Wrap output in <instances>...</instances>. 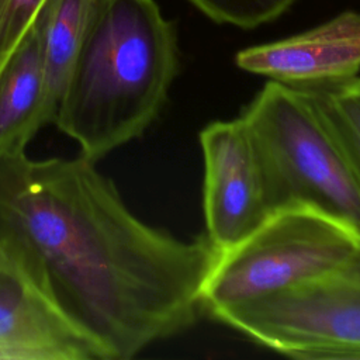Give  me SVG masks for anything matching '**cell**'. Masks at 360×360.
<instances>
[{"mask_svg":"<svg viewBox=\"0 0 360 360\" xmlns=\"http://www.w3.org/2000/svg\"><path fill=\"white\" fill-rule=\"evenodd\" d=\"M46 0H0V75L35 25Z\"/></svg>","mask_w":360,"mask_h":360,"instance_id":"13","label":"cell"},{"mask_svg":"<svg viewBox=\"0 0 360 360\" xmlns=\"http://www.w3.org/2000/svg\"><path fill=\"white\" fill-rule=\"evenodd\" d=\"M0 360H104L38 271L0 239Z\"/></svg>","mask_w":360,"mask_h":360,"instance_id":"7","label":"cell"},{"mask_svg":"<svg viewBox=\"0 0 360 360\" xmlns=\"http://www.w3.org/2000/svg\"><path fill=\"white\" fill-rule=\"evenodd\" d=\"M0 239L38 271L104 360H129L190 329L218 249L141 221L97 162L0 160Z\"/></svg>","mask_w":360,"mask_h":360,"instance_id":"1","label":"cell"},{"mask_svg":"<svg viewBox=\"0 0 360 360\" xmlns=\"http://www.w3.org/2000/svg\"><path fill=\"white\" fill-rule=\"evenodd\" d=\"M359 243V231L323 212L276 210L246 238L218 252L202 284V312L211 316L309 281L340 264Z\"/></svg>","mask_w":360,"mask_h":360,"instance_id":"4","label":"cell"},{"mask_svg":"<svg viewBox=\"0 0 360 360\" xmlns=\"http://www.w3.org/2000/svg\"><path fill=\"white\" fill-rule=\"evenodd\" d=\"M101 3L103 0H46L37 20L46 91L53 114Z\"/></svg>","mask_w":360,"mask_h":360,"instance_id":"10","label":"cell"},{"mask_svg":"<svg viewBox=\"0 0 360 360\" xmlns=\"http://www.w3.org/2000/svg\"><path fill=\"white\" fill-rule=\"evenodd\" d=\"M179 70L176 27L155 0H103L52 124L98 162L158 120Z\"/></svg>","mask_w":360,"mask_h":360,"instance_id":"2","label":"cell"},{"mask_svg":"<svg viewBox=\"0 0 360 360\" xmlns=\"http://www.w3.org/2000/svg\"><path fill=\"white\" fill-rule=\"evenodd\" d=\"M298 89L308 93L339 141L360 183V77L332 86Z\"/></svg>","mask_w":360,"mask_h":360,"instance_id":"11","label":"cell"},{"mask_svg":"<svg viewBox=\"0 0 360 360\" xmlns=\"http://www.w3.org/2000/svg\"><path fill=\"white\" fill-rule=\"evenodd\" d=\"M211 318L283 356L360 360V243L325 274Z\"/></svg>","mask_w":360,"mask_h":360,"instance_id":"5","label":"cell"},{"mask_svg":"<svg viewBox=\"0 0 360 360\" xmlns=\"http://www.w3.org/2000/svg\"><path fill=\"white\" fill-rule=\"evenodd\" d=\"M217 24L243 30L257 28L277 20L297 0H188Z\"/></svg>","mask_w":360,"mask_h":360,"instance_id":"12","label":"cell"},{"mask_svg":"<svg viewBox=\"0 0 360 360\" xmlns=\"http://www.w3.org/2000/svg\"><path fill=\"white\" fill-rule=\"evenodd\" d=\"M263 166L271 212L307 207L360 232V183L308 93L274 80L240 114Z\"/></svg>","mask_w":360,"mask_h":360,"instance_id":"3","label":"cell"},{"mask_svg":"<svg viewBox=\"0 0 360 360\" xmlns=\"http://www.w3.org/2000/svg\"><path fill=\"white\" fill-rule=\"evenodd\" d=\"M200 145L205 235L218 250H224L246 238L271 214L263 166L242 117L210 122L200 132Z\"/></svg>","mask_w":360,"mask_h":360,"instance_id":"6","label":"cell"},{"mask_svg":"<svg viewBox=\"0 0 360 360\" xmlns=\"http://www.w3.org/2000/svg\"><path fill=\"white\" fill-rule=\"evenodd\" d=\"M52 118L35 22L0 75V160L25 153Z\"/></svg>","mask_w":360,"mask_h":360,"instance_id":"9","label":"cell"},{"mask_svg":"<svg viewBox=\"0 0 360 360\" xmlns=\"http://www.w3.org/2000/svg\"><path fill=\"white\" fill-rule=\"evenodd\" d=\"M239 69L291 87L345 83L360 72V13L347 10L301 34L239 51Z\"/></svg>","mask_w":360,"mask_h":360,"instance_id":"8","label":"cell"}]
</instances>
